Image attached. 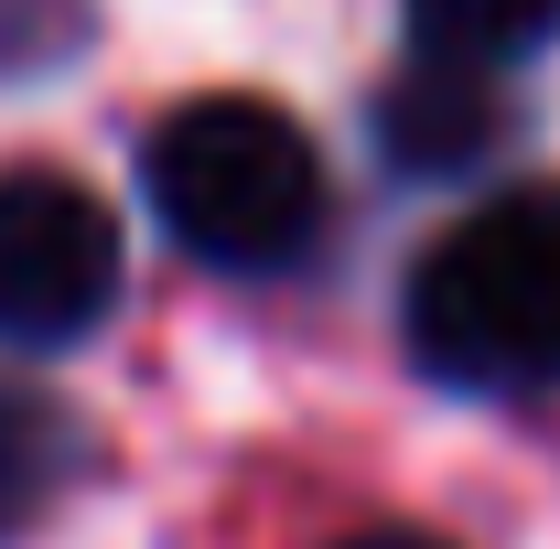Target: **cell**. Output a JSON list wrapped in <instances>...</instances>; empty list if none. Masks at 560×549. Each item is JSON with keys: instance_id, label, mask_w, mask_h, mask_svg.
I'll return each instance as SVG.
<instances>
[{"instance_id": "1", "label": "cell", "mask_w": 560, "mask_h": 549, "mask_svg": "<svg viewBox=\"0 0 560 549\" xmlns=\"http://www.w3.org/2000/svg\"><path fill=\"white\" fill-rule=\"evenodd\" d=\"M399 344L453 399H550L560 388V173L495 184L410 259Z\"/></svg>"}, {"instance_id": "2", "label": "cell", "mask_w": 560, "mask_h": 549, "mask_svg": "<svg viewBox=\"0 0 560 549\" xmlns=\"http://www.w3.org/2000/svg\"><path fill=\"white\" fill-rule=\"evenodd\" d=\"M140 195L162 215V237L226 280H280L324 248V151L313 130L270 97H184L140 140Z\"/></svg>"}, {"instance_id": "3", "label": "cell", "mask_w": 560, "mask_h": 549, "mask_svg": "<svg viewBox=\"0 0 560 549\" xmlns=\"http://www.w3.org/2000/svg\"><path fill=\"white\" fill-rule=\"evenodd\" d=\"M119 280H130V248L97 184H75L55 162L0 173V344L11 355L86 344L119 313Z\"/></svg>"}, {"instance_id": "4", "label": "cell", "mask_w": 560, "mask_h": 549, "mask_svg": "<svg viewBox=\"0 0 560 549\" xmlns=\"http://www.w3.org/2000/svg\"><path fill=\"white\" fill-rule=\"evenodd\" d=\"M377 151L410 184H453L506 151V86L486 75H442V66H399L377 86Z\"/></svg>"}, {"instance_id": "5", "label": "cell", "mask_w": 560, "mask_h": 549, "mask_svg": "<svg viewBox=\"0 0 560 549\" xmlns=\"http://www.w3.org/2000/svg\"><path fill=\"white\" fill-rule=\"evenodd\" d=\"M75 475H86V420L33 377H0V539L44 528Z\"/></svg>"}, {"instance_id": "6", "label": "cell", "mask_w": 560, "mask_h": 549, "mask_svg": "<svg viewBox=\"0 0 560 549\" xmlns=\"http://www.w3.org/2000/svg\"><path fill=\"white\" fill-rule=\"evenodd\" d=\"M399 22H410V66L486 75V86L560 44V0H399Z\"/></svg>"}, {"instance_id": "7", "label": "cell", "mask_w": 560, "mask_h": 549, "mask_svg": "<svg viewBox=\"0 0 560 549\" xmlns=\"http://www.w3.org/2000/svg\"><path fill=\"white\" fill-rule=\"evenodd\" d=\"M346 549H453V539H431V528H355Z\"/></svg>"}]
</instances>
